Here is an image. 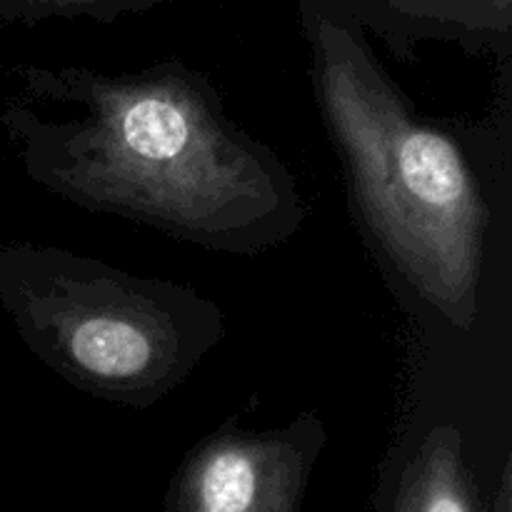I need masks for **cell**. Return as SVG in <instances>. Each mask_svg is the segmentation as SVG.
I'll return each mask as SVG.
<instances>
[{
	"instance_id": "1",
	"label": "cell",
	"mask_w": 512,
	"mask_h": 512,
	"mask_svg": "<svg viewBox=\"0 0 512 512\" xmlns=\"http://www.w3.org/2000/svg\"><path fill=\"white\" fill-rule=\"evenodd\" d=\"M20 78L43 108L13 103L3 125L28 178L65 203L240 258L303 228L288 163L180 60L123 75L30 65Z\"/></svg>"
},
{
	"instance_id": "5",
	"label": "cell",
	"mask_w": 512,
	"mask_h": 512,
	"mask_svg": "<svg viewBox=\"0 0 512 512\" xmlns=\"http://www.w3.org/2000/svg\"><path fill=\"white\" fill-rule=\"evenodd\" d=\"M388 512H485L458 425L435 423L395 470Z\"/></svg>"
},
{
	"instance_id": "3",
	"label": "cell",
	"mask_w": 512,
	"mask_h": 512,
	"mask_svg": "<svg viewBox=\"0 0 512 512\" xmlns=\"http://www.w3.org/2000/svg\"><path fill=\"white\" fill-rule=\"evenodd\" d=\"M0 303L45 368L125 408L168 398L225 338V313L193 285L58 245L0 250Z\"/></svg>"
},
{
	"instance_id": "7",
	"label": "cell",
	"mask_w": 512,
	"mask_h": 512,
	"mask_svg": "<svg viewBox=\"0 0 512 512\" xmlns=\"http://www.w3.org/2000/svg\"><path fill=\"white\" fill-rule=\"evenodd\" d=\"M485 512H512V460L508 458L503 465V473L498 480V493H495L493 505Z\"/></svg>"
},
{
	"instance_id": "6",
	"label": "cell",
	"mask_w": 512,
	"mask_h": 512,
	"mask_svg": "<svg viewBox=\"0 0 512 512\" xmlns=\"http://www.w3.org/2000/svg\"><path fill=\"white\" fill-rule=\"evenodd\" d=\"M20 13L28 15H93L110 20L128 8H138L145 0H15Z\"/></svg>"
},
{
	"instance_id": "4",
	"label": "cell",
	"mask_w": 512,
	"mask_h": 512,
	"mask_svg": "<svg viewBox=\"0 0 512 512\" xmlns=\"http://www.w3.org/2000/svg\"><path fill=\"white\" fill-rule=\"evenodd\" d=\"M325 445L328 425L315 410L265 430L225 420L183 455L163 512H305Z\"/></svg>"
},
{
	"instance_id": "2",
	"label": "cell",
	"mask_w": 512,
	"mask_h": 512,
	"mask_svg": "<svg viewBox=\"0 0 512 512\" xmlns=\"http://www.w3.org/2000/svg\"><path fill=\"white\" fill-rule=\"evenodd\" d=\"M313 90L355 225L390 273L450 328L480 318L495 210L473 145L425 118L360 40L310 18Z\"/></svg>"
}]
</instances>
